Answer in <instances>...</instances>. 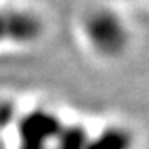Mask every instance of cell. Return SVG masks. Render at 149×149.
<instances>
[{
	"label": "cell",
	"instance_id": "4",
	"mask_svg": "<svg viewBox=\"0 0 149 149\" xmlns=\"http://www.w3.org/2000/svg\"><path fill=\"white\" fill-rule=\"evenodd\" d=\"M55 149H85L88 141V133L81 126H70V128H60Z\"/></svg>",
	"mask_w": 149,
	"mask_h": 149
},
{
	"label": "cell",
	"instance_id": "2",
	"mask_svg": "<svg viewBox=\"0 0 149 149\" xmlns=\"http://www.w3.org/2000/svg\"><path fill=\"white\" fill-rule=\"evenodd\" d=\"M5 28H7V45L28 47L37 43L45 33V22L37 12L22 7H7Z\"/></svg>",
	"mask_w": 149,
	"mask_h": 149
},
{
	"label": "cell",
	"instance_id": "1",
	"mask_svg": "<svg viewBox=\"0 0 149 149\" xmlns=\"http://www.w3.org/2000/svg\"><path fill=\"white\" fill-rule=\"evenodd\" d=\"M80 32L88 50L103 60L121 58L131 45L128 22L109 7L90 8L81 17Z\"/></svg>",
	"mask_w": 149,
	"mask_h": 149
},
{
	"label": "cell",
	"instance_id": "3",
	"mask_svg": "<svg viewBox=\"0 0 149 149\" xmlns=\"http://www.w3.org/2000/svg\"><path fill=\"white\" fill-rule=\"evenodd\" d=\"M134 136L128 128L109 126L96 136H88L85 149H133Z\"/></svg>",
	"mask_w": 149,
	"mask_h": 149
},
{
	"label": "cell",
	"instance_id": "5",
	"mask_svg": "<svg viewBox=\"0 0 149 149\" xmlns=\"http://www.w3.org/2000/svg\"><path fill=\"white\" fill-rule=\"evenodd\" d=\"M7 45V35H5V18H3V8H0V47Z\"/></svg>",
	"mask_w": 149,
	"mask_h": 149
}]
</instances>
